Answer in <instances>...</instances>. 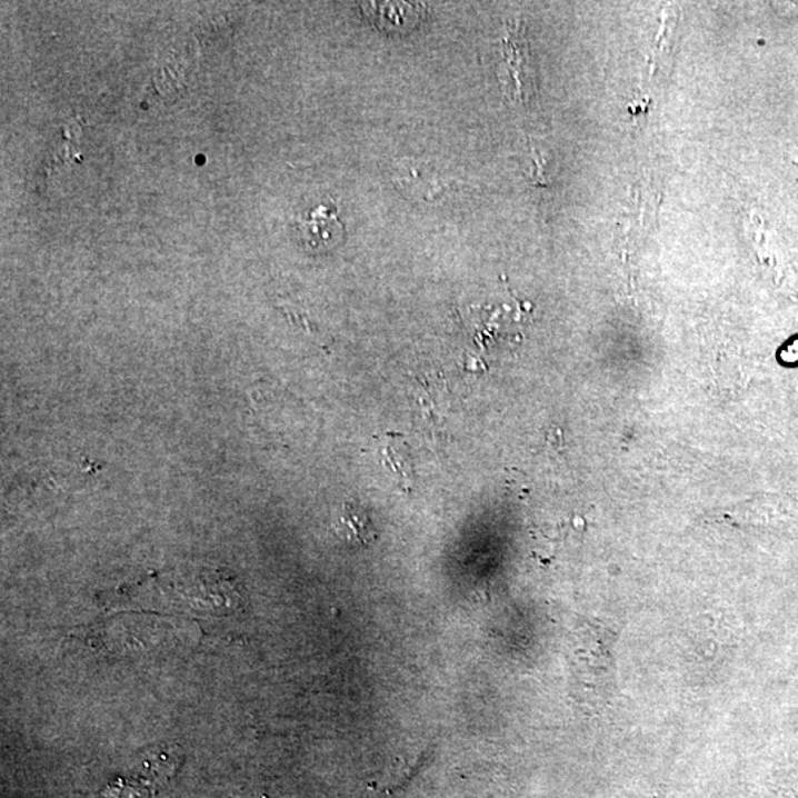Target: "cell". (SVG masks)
Returning <instances> with one entry per match:
<instances>
[{
  "instance_id": "cell-1",
  "label": "cell",
  "mask_w": 798,
  "mask_h": 798,
  "mask_svg": "<svg viewBox=\"0 0 798 798\" xmlns=\"http://www.w3.org/2000/svg\"><path fill=\"white\" fill-rule=\"evenodd\" d=\"M298 230L305 243L312 249L331 248L342 239L345 228L338 209L318 206L298 221Z\"/></svg>"
},
{
  "instance_id": "cell-2",
  "label": "cell",
  "mask_w": 798,
  "mask_h": 798,
  "mask_svg": "<svg viewBox=\"0 0 798 798\" xmlns=\"http://www.w3.org/2000/svg\"><path fill=\"white\" fill-rule=\"evenodd\" d=\"M333 527L338 537L351 546L367 547L378 538L373 519L360 505H343Z\"/></svg>"
},
{
  "instance_id": "cell-3",
  "label": "cell",
  "mask_w": 798,
  "mask_h": 798,
  "mask_svg": "<svg viewBox=\"0 0 798 798\" xmlns=\"http://www.w3.org/2000/svg\"><path fill=\"white\" fill-rule=\"evenodd\" d=\"M401 172L402 174L397 177V186H399L402 191H415L416 188H419L421 183H423L425 191L423 196H421V200H435V197H439V194H442L443 191H447L448 187L446 183L439 181V179L435 178L433 174L426 178L421 168L408 164L407 169L401 170Z\"/></svg>"
},
{
  "instance_id": "cell-4",
  "label": "cell",
  "mask_w": 798,
  "mask_h": 798,
  "mask_svg": "<svg viewBox=\"0 0 798 798\" xmlns=\"http://www.w3.org/2000/svg\"><path fill=\"white\" fill-rule=\"evenodd\" d=\"M380 456H382L383 463L401 479V482L410 483L412 479V461L407 443L398 442V438H389L380 448Z\"/></svg>"
}]
</instances>
